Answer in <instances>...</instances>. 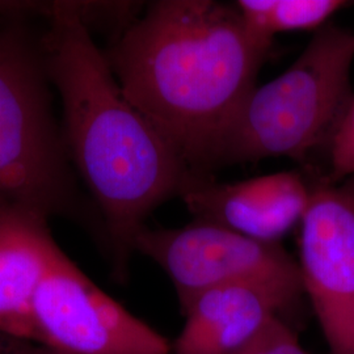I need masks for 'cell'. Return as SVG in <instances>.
Segmentation results:
<instances>
[{
  "label": "cell",
  "mask_w": 354,
  "mask_h": 354,
  "mask_svg": "<svg viewBox=\"0 0 354 354\" xmlns=\"http://www.w3.org/2000/svg\"><path fill=\"white\" fill-rule=\"evenodd\" d=\"M13 10L26 19L48 20L41 45L62 100L64 140L99 210L114 277L125 281L147 216L180 196L193 172L127 102L71 1H15Z\"/></svg>",
  "instance_id": "6da1fadb"
},
{
  "label": "cell",
  "mask_w": 354,
  "mask_h": 354,
  "mask_svg": "<svg viewBox=\"0 0 354 354\" xmlns=\"http://www.w3.org/2000/svg\"><path fill=\"white\" fill-rule=\"evenodd\" d=\"M270 45L253 37L234 6L160 0L127 26L105 58L127 102L206 175Z\"/></svg>",
  "instance_id": "7a4b0ae2"
},
{
  "label": "cell",
  "mask_w": 354,
  "mask_h": 354,
  "mask_svg": "<svg viewBox=\"0 0 354 354\" xmlns=\"http://www.w3.org/2000/svg\"><path fill=\"white\" fill-rule=\"evenodd\" d=\"M41 35L0 16V206L88 223L89 203L51 102Z\"/></svg>",
  "instance_id": "3957f363"
},
{
  "label": "cell",
  "mask_w": 354,
  "mask_h": 354,
  "mask_svg": "<svg viewBox=\"0 0 354 354\" xmlns=\"http://www.w3.org/2000/svg\"><path fill=\"white\" fill-rule=\"evenodd\" d=\"M354 33L328 23L281 75L256 87L241 105L218 163L302 159L330 140L353 99Z\"/></svg>",
  "instance_id": "277c9868"
},
{
  "label": "cell",
  "mask_w": 354,
  "mask_h": 354,
  "mask_svg": "<svg viewBox=\"0 0 354 354\" xmlns=\"http://www.w3.org/2000/svg\"><path fill=\"white\" fill-rule=\"evenodd\" d=\"M134 252L150 257L165 270L181 313L203 292L226 286L264 291L283 310L304 292L299 264L279 241H257L207 222L145 227L136 238Z\"/></svg>",
  "instance_id": "5b68a950"
},
{
  "label": "cell",
  "mask_w": 354,
  "mask_h": 354,
  "mask_svg": "<svg viewBox=\"0 0 354 354\" xmlns=\"http://www.w3.org/2000/svg\"><path fill=\"white\" fill-rule=\"evenodd\" d=\"M35 344L66 354H171L172 344L100 289L61 250L32 307Z\"/></svg>",
  "instance_id": "8992f818"
},
{
  "label": "cell",
  "mask_w": 354,
  "mask_h": 354,
  "mask_svg": "<svg viewBox=\"0 0 354 354\" xmlns=\"http://www.w3.org/2000/svg\"><path fill=\"white\" fill-rule=\"evenodd\" d=\"M299 269L330 354H354V185L311 189Z\"/></svg>",
  "instance_id": "52a82bcc"
},
{
  "label": "cell",
  "mask_w": 354,
  "mask_h": 354,
  "mask_svg": "<svg viewBox=\"0 0 354 354\" xmlns=\"http://www.w3.org/2000/svg\"><path fill=\"white\" fill-rule=\"evenodd\" d=\"M197 221L263 241L279 243L301 225L311 189L297 172H277L236 183L193 174L180 193Z\"/></svg>",
  "instance_id": "ba28073f"
},
{
  "label": "cell",
  "mask_w": 354,
  "mask_h": 354,
  "mask_svg": "<svg viewBox=\"0 0 354 354\" xmlns=\"http://www.w3.org/2000/svg\"><path fill=\"white\" fill-rule=\"evenodd\" d=\"M48 219L33 210L0 206V332L33 344V298L61 251Z\"/></svg>",
  "instance_id": "9c48e42d"
},
{
  "label": "cell",
  "mask_w": 354,
  "mask_h": 354,
  "mask_svg": "<svg viewBox=\"0 0 354 354\" xmlns=\"http://www.w3.org/2000/svg\"><path fill=\"white\" fill-rule=\"evenodd\" d=\"M282 311L273 297L248 286L206 291L183 311L185 323L171 354H232Z\"/></svg>",
  "instance_id": "30bf717a"
},
{
  "label": "cell",
  "mask_w": 354,
  "mask_h": 354,
  "mask_svg": "<svg viewBox=\"0 0 354 354\" xmlns=\"http://www.w3.org/2000/svg\"><path fill=\"white\" fill-rule=\"evenodd\" d=\"M348 6L342 0H241L235 7L253 37L272 45L277 33L319 30Z\"/></svg>",
  "instance_id": "8fae6325"
},
{
  "label": "cell",
  "mask_w": 354,
  "mask_h": 354,
  "mask_svg": "<svg viewBox=\"0 0 354 354\" xmlns=\"http://www.w3.org/2000/svg\"><path fill=\"white\" fill-rule=\"evenodd\" d=\"M232 354H310L298 335L281 317L273 319L252 340Z\"/></svg>",
  "instance_id": "7c38bea8"
},
{
  "label": "cell",
  "mask_w": 354,
  "mask_h": 354,
  "mask_svg": "<svg viewBox=\"0 0 354 354\" xmlns=\"http://www.w3.org/2000/svg\"><path fill=\"white\" fill-rule=\"evenodd\" d=\"M330 180L354 175V96L329 140Z\"/></svg>",
  "instance_id": "4fadbf2b"
},
{
  "label": "cell",
  "mask_w": 354,
  "mask_h": 354,
  "mask_svg": "<svg viewBox=\"0 0 354 354\" xmlns=\"http://www.w3.org/2000/svg\"><path fill=\"white\" fill-rule=\"evenodd\" d=\"M0 354H37V345L0 332Z\"/></svg>",
  "instance_id": "5bb4252c"
},
{
  "label": "cell",
  "mask_w": 354,
  "mask_h": 354,
  "mask_svg": "<svg viewBox=\"0 0 354 354\" xmlns=\"http://www.w3.org/2000/svg\"><path fill=\"white\" fill-rule=\"evenodd\" d=\"M37 354H66L64 352H58V351H54L50 348H45V346H41L37 345Z\"/></svg>",
  "instance_id": "9a60e30c"
}]
</instances>
